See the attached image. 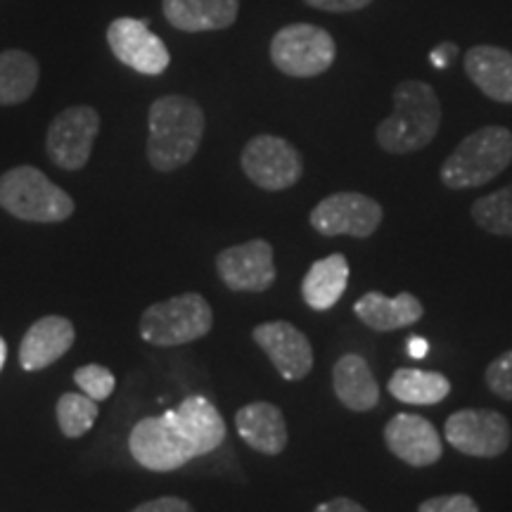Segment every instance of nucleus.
I'll use <instances>...</instances> for the list:
<instances>
[{"label": "nucleus", "instance_id": "1", "mask_svg": "<svg viewBox=\"0 0 512 512\" xmlns=\"http://www.w3.org/2000/svg\"><path fill=\"white\" fill-rule=\"evenodd\" d=\"M207 117L188 95H164L147 112V162L159 174L183 169L200 150Z\"/></svg>", "mask_w": 512, "mask_h": 512}, {"label": "nucleus", "instance_id": "2", "mask_svg": "<svg viewBox=\"0 0 512 512\" xmlns=\"http://www.w3.org/2000/svg\"><path fill=\"white\" fill-rule=\"evenodd\" d=\"M394 110L377 126L375 140L389 155H413L437 138L441 102L430 83L401 81L394 88Z\"/></svg>", "mask_w": 512, "mask_h": 512}, {"label": "nucleus", "instance_id": "3", "mask_svg": "<svg viewBox=\"0 0 512 512\" xmlns=\"http://www.w3.org/2000/svg\"><path fill=\"white\" fill-rule=\"evenodd\" d=\"M512 164V131L505 126H482L463 138L441 164L439 178L448 190L482 188Z\"/></svg>", "mask_w": 512, "mask_h": 512}, {"label": "nucleus", "instance_id": "4", "mask_svg": "<svg viewBox=\"0 0 512 512\" xmlns=\"http://www.w3.org/2000/svg\"><path fill=\"white\" fill-rule=\"evenodd\" d=\"M0 207L19 221L62 223L74 214L76 204L36 166H15L0 176Z\"/></svg>", "mask_w": 512, "mask_h": 512}, {"label": "nucleus", "instance_id": "5", "mask_svg": "<svg viewBox=\"0 0 512 512\" xmlns=\"http://www.w3.org/2000/svg\"><path fill=\"white\" fill-rule=\"evenodd\" d=\"M214 311L200 292H183L147 306L140 316V337L152 347H183L209 335Z\"/></svg>", "mask_w": 512, "mask_h": 512}, {"label": "nucleus", "instance_id": "6", "mask_svg": "<svg viewBox=\"0 0 512 512\" xmlns=\"http://www.w3.org/2000/svg\"><path fill=\"white\" fill-rule=\"evenodd\" d=\"M271 62L292 79H313L335 64L337 43L330 31L316 24H287L271 38Z\"/></svg>", "mask_w": 512, "mask_h": 512}, {"label": "nucleus", "instance_id": "7", "mask_svg": "<svg viewBox=\"0 0 512 512\" xmlns=\"http://www.w3.org/2000/svg\"><path fill=\"white\" fill-rule=\"evenodd\" d=\"M240 166L256 188L268 192L290 190L304 176V159L290 140L261 133L245 145Z\"/></svg>", "mask_w": 512, "mask_h": 512}, {"label": "nucleus", "instance_id": "8", "mask_svg": "<svg viewBox=\"0 0 512 512\" xmlns=\"http://www.w3.org/2000/svg\"><path fill=\"white\" fill-rule=\"evenodd\" d=\"M382 204L363 192H335L320 200L311 209V228L323 238H349L366 240L382 226Z\"/></svg>", "mask_w": 512, "mask_h": 512}, {"label": "nucleus", "instance_id": "9", "mask_svg": "<svg viewBox=\"0 0 512 512\" xmlns=\"http://www.w3.org/2000/svg\"><path fill=\"white\" fill-rule=\"evenodd\" d=\"M128 451L138 465L152 472H174L195 458V451L169 411L136 422L128 434Z\"/></svg>", "mask_w": 512, "mask_h": 512}, {"label": "nucleus", "instance_id": "10", "mask_svg": "<svg viewBox=\"0 0 512 512\" xmlns=\"http://www.w3.org/2000/svg\"><path fill=\"white\" fill-rule=\"evenodd\" d=\"M446 441L463 456L498 458L510 448L512 430L503 413L489 408H463L444 425Z\"/></svg>", "mask_w": 512, "mask_h": 512}, {"label": "nucleus", "instance_id": "11", "mask_svg": "<svg viewBox=\"0 0 512 512\" xmlns=\"http://www.w3.org/2000/svg\"><path fill=\"white\" fill-rule=\"evenodd\" d=\"M98 133V110L88 105H74L62 110L48 126L46 150L50 162L64 171H81L91 159Z\"/></svg>", "mask_w": 512, "mask_h": 512}, {"label": "nucleus", "instance_id": "12", "mask_svg": "<svg viewBox=\"0 0 512 512\" xmlns=\"http://www.w3.org/2000/svg\"><path fill=\"white\" fill-rule=\"evenodd\" d=\"M107 46L114 57L133 72L159 76L169 69L171 55L164 41L155 36L145 22L133 17H119L107 27Z\"/></svg>", "mask_w": 512, "mask_h": 512}, {"label": "nucleus", "instance_id": "13", "mask_svg": "<svg viewBox=\"0 0 512 512\" xmlns=\"http://www.w3.org/2000/svg\"><path fill=\"white\" fill-rule=\"evenodd\" d=\"M216 273L233 292L271 290L278 271L273 261V245L266 240H249L228 247L216 256Z\"/></svg>", "mask_w": 512, "mask_h": 512}, {"label": "nucleus", "instance_id": "14", "mask_svg": "<svg viewBox=\"0 0 512 512\" xmlns=\"http://www.w3.org/2000/svg\"><path fill=\"white\" fill-rule=\"evenodd\" d=\"M256 347L271 358L285 382H299L313 370V347L309 337L287 320H271L252 330Z\"/></svg>", "mask_w": 512, "mask_h": 512}, {"label": "nucleus", "instance_id": "15", "mask_svg": "<svg viewBox=\"0 0 512 512\" xmlns=\"http://www.w3.org/2000/svg\"><path fill=\"white\" fill-rule=\"evenodd\" d=\"M384 444L392 456L411 467H430L444 456V441L427 418L399 413L384 425Z\"/></svg>", "mask_w": 512, "mask_h": 512}, {"label": "nucleus", "instance_id": "16", "mask_svg": "<svg viewBox=\"0 0 512 512\" xmlns=\"http://www.w3.org/2000/svg\"><path fill=\"white\" fill-rule=\"evenodd\" d=\"M76 342V328L64 316H43L24 332L19 344V366L27 373H38L53 366Z\"/></svg>", "mask_w": 512, "mask_h": 512}, {"label": "nucleus", "instance_id": "17", "mask_svg": "<svg viewBox=\"0 0 512 512\" xmlns=\"http://www.w3.org/2000/svg\"><path fill=\"white\" fill-rule=\"evenodd\" d=\"M235 430L249 448L264 456H280L290 441L285 415L275 403L254 401L235 413Z\"/></svg>", "mask_w": 512, "mask_h": 512}, {"label": "nucleus", "instance_id": "18", "mask_svg": "<svg viewBox=\"0 0 512 512\" xmlns=\"http://www.w3.org/2000/svg\"><path fill=\"white\" fill-rule=\"evenodd\" d=\"M169 415L188 439L195 458L209 456L226 441V420L221 418L219 408L204 396H188L176 408H171Z\"/></svg>", "mask_w": 512, "mask_h": 512}, {"label": "nucleus", "instance_id": "19", "mask_svg": "<svg viewBox=\"0 0 512 512\" xmlns=\"http://www.w3.org/2000/svg\"><path fill=\"white\" fill-rule=\"evenodd\" d=\"M332 389L337 401L354 413H368L380 406V384L361 354H344L332 368Z\"/></svg>", "mask_w": 512, "mask_h": 512}, {"label": "nucleus", "instance_id": "20", "mask_svg": "<svg viewBox=\"0 0 512 512\" xmlns=\"http://www.w3.org/2000/svg\"><path fill=\"white\" fill-rule=\"evenodd\" d=\"M162 10L174 29L202 34L233 27L240 12V0H162Z\"/></svg>", "mask_w": 512, "mask_h": 512}, {"label": "nucleus", "instance_id": "21", "mask_svg": "<svg viewBox=\"0 0 512 512\" xmlns=\"http://www.w3.org/2000/svg\"><path fill=\"white\" fill-rule=\"evenodd\" d=\"M465 74L486 98L512 105V53L498 46H475L465 55Z\"/></svg>", "mask_w": 512, "mask_h": 512}, {"label": "nucleus", "instance_id": "22", "mask_svg": "<svg viewBox=\"0 0 512 512\" xmlns=\"http://www.w3.org/2000/svg\"><path fill=\"white\" fill-rule=\"evenodd\" d=\"M354 313L370 330L394 332L418 323L425 316V306L411 292H401L394 299L384 297L380 292H366L354 304Z\"/></svg>", "mask_w": 512, "mask_h": 512}, {"label": "nucleus", "instance_id": "23", "mask_svg": "<svg viewBox=\"0 0 512 512\" xmlns=\"http://www.w3.org/2000/svg\"><path fill=\"white\" fill-rule=\"evenodd\" d=\"M349 283V261L344 254H330L311 264L302 280V297L313 311H330Z\"/></svg>", "mask_w": 512, "mask_h": 512}, {"label": "nucleus", "instance_id": "24", "mask_svg": "<svg viewBox=\"0 0 512 512\" xmlns=\"http://www.w3.org/2000/svg\"><path fill=\"white\" fill-rule=\"evenodd\" d=\"M389 394L408 406H434L451 394V382L446 375L418 368H399L387 382Z\"/></svg>", "mask_w": 512, "mask_h": 512}, {"label": "nucleus", "instance_id": "25", "mask_svg": "<svg viewBox=\"0 0 512 512\" xmlns=\"http://www.w3.org/2000/svg\"><path fill=\"white\" fill-rule=\"evenodd\" d=\"M41 69L34 55L24 50L0 53V105H22L36 93Z\"/></svg>", "mask_w": 512, "mask_h": 512}, {"label": "nucleus", "instance_id": "26", "mask_svg": "<svg viewBox=\"0 0 512 512\" xmlns=\"http://www.w3.org/2000/svg\"><path fill=\"white\" fill-rule=\"evenodd\" d=\"M472 219L482 230L501 238H512V183L479 197L472 204Z\"/></svg>", "mask_w": 512, "mask_h": 512}, {"label": "nucleus", "instance_id": "27", "mask_svg": "<svg viewBox=\"0 0 512 512\" xmlns=\"http://www.w3.org/2000/svg\"><path fill=\"white\" fill-rule=\"evenodd\" d=\"M98 413H100L98 401H93L91 396L86 394H74V392L62 394L55 406L57 425H60V430L67 439L83 437V434L95 425Z\"/></svg>", "mask_w": 512, "mask_h": 512}, {"label": "nucleus", "instance_id": "28", "mask_svg": "<svg viewBox=\"0 0 512 512\" xmlns=\"http://www.w3.org/2000/svg\"><path fill=\"white\" fill-rule=\"evenodd\" d=\"M74 382L79 384L83 394L91 396V399L98 403L110 399L114 389H117V380H114L112 370L98 366V363H88V366L74 370Z\"/></svg>", "mask_w": 512, "mask_h": 512}, {"label": "nucleus", "instance_id": "29", "mask_svg": "<svg viewBox=\"0 0 512 512\" xmlns=\"http://www.w3.org/2000/svg\"><path fill=\"white\" fill-rule=\"evenodd\" d=\"M484 382L498 399L512 401V349L503 351L501 356L486 366Z\"/></svg>", "mask_w": 512, "mask_h": 512}, {"label": "nucleus", "instance_id": "30", "mask_svg": "<svg viewBox=\"0 0 512 512\" xmlns=\"http://www.w3.org/2000/svg\"><path fill=\"white\" fill-rule=\"evenodd\" d=\"M418 512H479L475 498L467 494H448L434 496L420 503Z\"/></svg>", "mask_w": 512, "mask_h": 512}, {"label": "nucleus", "instance_id": "31", "mask_svg": "<svg viewBox=\"0 0 512 512\" xmlns=\"http://www.w3.org/2000/svg\"><path fill=\"white\" fill-rule=\"evenodd\" d=\"M131 512H195V508H192L185 498L162 496V498H152V501L140 503L138 508H133Z\"/></svg>", "mask_w": 512, "mask_h": 512}, {"label": "nucleus", "instance_id": "32", "mask_svg": "<svg viewBox=\"0 0 512 512\" xmlns=\"http://www.w3.org/2000/svg\"><path fill=\"white\" fill-rule=\"evenodd\" d=\"M304 3L320 12H358L368 8L373 0H304Z\"/></svg>", "mask_w": 512, "mask_h": 512}, {"label": "nucleus", "instance_id": "33", "mask_svg": "<svg viewBox=\"0 0 512 512\" xmlns=\"http://www.w3.org/2000/svg\"><path fill=\"white\" fill-rule=\"evenodd\" d=\"M313 512H368V510L363 508L361 503H356L354 498L337 496V498H330V501L320 503Z\"/></svg>", "mask_w": 512, "mask_h": 512}, {"label": "nucleus", "instance_id": "34", "mask_svg": "<svg viewBox=\"0 0 512 512\" xmlns=\"http://www.w3.org/2000/svg\"><path fill=\"white\" fill-rule=\"evenodd\" d=\"M432 64L434 67H439V69H446L448 64H451L453 60H456L458 57V46L456 43H441L439 48H434L432 50Z\"/></svg>", "mask_w": 512, "mask_h": 512}, {"label": "nucleus", "instance_id": "35", "mask_svg": "<svg viewBox=\"0 0 512 512\" xmlns=\"http://www.w3.org/2000/svg\"><path fill=\"white\" fill-rule=\"evenodd\" d=\"M408 354L413 358H422L427 354V339L422 337H411L408 339Z\"/></svg>", "mask_w": 512, "mask_h": 512}, {"label": "nucleus", "instance_id": "36", "mask_svg": "<svg viewBox=\"0 0 512 512\" xmlns=\"http://www.w3.org/2000/svg\"><path fill=\"white\" fill-rule=\"evenodd\" d=\"M5 361H8V344H5V339L0 337V373H3Z\"/></svg>", "mask_w": 512, "mask_h": 512}]
</instances>
